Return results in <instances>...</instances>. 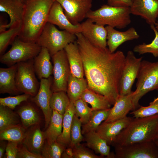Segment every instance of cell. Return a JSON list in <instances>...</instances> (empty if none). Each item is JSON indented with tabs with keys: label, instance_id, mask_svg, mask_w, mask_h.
Masks as SVG:
<instances>
[{
	"label": "cell",
	"instance_id": "obj_49",
	"mask_svg": "<svg viewBox=\"0 0 158 158\" xmlns=\"http://www.w3.org/2000/svg\"><path fill=\"white\" fill-rule=\"evenodd\" d=\"M22 2H24L26 0H16Z\"/></svg>",
	"mask_w": 158,
	"mask_h": 158
},
{
	"label": "cell",
	"instance_id": "obj_50",
	"mask_svg": "<svg viewBox=\"0 0 158 158\" xmlns=\"http://www.w3.org/2000/svg\"><path fill=\"white\" fill-rule=\"evenodd\" d=\"M157 139H158V137L157 138Z\"/></svg>",
	"mask_w": 158,
	"mask_h": 158
},
{
	"label": "cell",
	"instance_id": "obj_11",
	"mask_svg": "<svg viewBox=\"0 0 158 158\" xmlns=\"http://www.w3.org/2000/svg\"><path fill=\"white\" fill-rule=\"evenodd\" d=\"M142 59L136 57L132 51L127 52L119 83L120 95H127L132 91V87L137 78Z\"/></svg>",
	"mask_w": 158,
	"mask_h": 158
},
{
	"label": "cell",
	"instance_id": "obj_4",
	"mask_svg": "<svg viewBox=\"0 0 158 158\" xmlns=\"http://www.w3.org/2000/svg\"><path fill=\"white\" fill-rule=\"evenodd\" d=\"M131 14L130 7H114L104 4L97 10H91L86 18L99 25L122 29L131 23Z\"/></svg>",
	"mask_w": 158,
	"mask_h": 158
},
{
	"label": "cell",
	"instance_id": "obj_7",
	"mask_svg": "<svg viewBox=\"0 0 158 158\" xmlns=\"http://www.w3.org/2000/svg\"><path fill=\"white\" fill-rule=\"evenodd\" d=\"M8 51L1 56L0 62L9 67L20 62L33 59L42 47L36 42L23 41L17 37Z\"/></svg>",
	"mask_w": 158,
	"mask_h": 158
},
{
	"label": "cell",
	"instance_id": "obj_16",
	"mask_svg": "<svg viewBox=\"0 0 158 158\" xmlns=\"http://www.w3.org/2000/svg\"><path fill=\"white\" fill-rule=\"evenodd\" d=\"M131 14L140 16L150 25H155L158 17V0H133Z\"/></svg>",
	"mask_w": 158,
	"mask_h": 158
},
{
	"label": "cell",
	"instance_id": "obj_33",
	"mask_svg": "<svg viewBox=\"0 0 158 158\" xmlns=\"http://www.w3.org/2000/svg\"><path fill=\"white\" fill-rule=\"evenodd\" d=\"M26 129L20 124L9 127L0 132V140L22 142Z\"/></svg>",
	"mask_w": 158,
	"mask_h": 158
},
{
	"label": "cell",
	"instance_id": "obj_17",
	"mask_svg": "<svg viewBox=\"0 0 158 158\" xmlns=\"http://www.w3.org/2000/svg\"><path fill=\"white\" fill-rule=\"evenodd\" d=\"M47 21L71 33L75 34L81 33L80 23L75 25L71 23L65 15L61 5L56 1H54L51 6Z\"/></svg>",
	"mask_w": 158,
	"mask_h": 158
},
{
	"label": "cell",
	"instance_id": "obj_29",
	"mask_svg": "<svg viewBox=\"0 0 158 158\" xmlns=\"http://www.w3.org/2000/svg\"><path fill=\"white\" fill-rule=\"evenodd\" d=\"M88 88L86 79L84 78H78L70 73L68 80L66 92L71 102L74 103L80 98L83 93Z\"/></svg>",
	"mask_w": 158,
	"mask_h": 158
},
{
	"label": "cell",
	"instance_id": "obj_44",
	"mask_svg": "<svg viewBox=\"0 0 158 158\" xmlns=\"http://www.w3.org/2000/svg\"><path fill=\"white\" fill-rule=\"evenodd\" d=\"M19 143L17 142L8 141L5 151L6 158H16Z\"/></svg>",
	"mask_w": 158,
	"mask_h": 158
},
{
	"label": "cell",
	"instance_id": "obj_34",
	"mask_svg": "<svg viewBox=\"0 0 158 158\" xmlns=\"http://www.w3.org/2000/svg\"><path fill=\"white\" fill-rule=\"evenodd\" d=\"M6 106L0 105V132L19 124V115Z\"/></svg>",
	"mask_w": 158,
	"mask_h": 158
},
{
	"label": "cell",
	"instance_id": "obj_18",
	"mask_svg": "<svg viewBox=\"0 0 158 158\" xmlns=\"http://www.w3.org/2000/svg\"><path fill=\"white\" fill-rule=\"evenodd\" d=\"M133 119L127 116L114 121H104L98 126L96 131L106 140L108 145H111L117 135L128 125Z\"/></svg>",
	"mask_w": 158,
	"mask_h": 158
},
{
	"label": "cell",
	"instance_id": "obj_30",
	"mask_svg": "<svg viewBox=\"0 0 158 158\" xmlns=\"http://www.w3.org/2000/svg\"><path fill=\"white\" fill-rule=\"evenodd\" d=\"M63 120V115L52 110L50 123L46 130L44 132L45 139L49 144L56 141L61 134Z\"/></svg>",
	"mask_w": 158,
	"mask_h": 158
},
{
	"label": "cell",
	"instance_id": "obj_12",
	"mask_svg": "<svg viewBox=\"0 0 158 158\" xmlns=\"http://www.w3.org/2000/svg\"><path fill=\"white\" fill-rule=\"evenodd\" d=\"M54 0L61 5L68 19L75 25L86 18L92 6V0Z\"/></svg>",
	"mask_w": 158,
	"mask_h": 158
},
{
	"label": "cell",
	"instance_id": "obj_27",
	"mask_svg": "<svg viewBox=\"0 0 158 158\" xmlns=\"http://www.w3.org/2000/svg\"><path fill=\"white\" fill-rule=\"evenodd\" d=\"M74 115V103L71 102L63 115L62 132L56 140L66 147H69L70 143L71 130Z\"/></svg>",
	"mask_w": 158,
	"mask_h": 158
},
{
	"label": "cell",
	"instance_id": "obj_31",
	"mask_svg": "<svg viewBox=\"0 0 158 158\" xmlns=\"http://www.w3.org/2000/svg\"><path fill=\"white\" fill-rule=\"evenodd\" d=\"M110 109L111 108L105 110L92 111L88 121L86 123L82 125L81 131L82 134L84 135L90 131H96L102 122L107 118Z\"/></svg>",
	"mask_w": 158,
	"mask_h": 158
},
{
	"label": "cell",
	"instance_id": "obj_47",
	"mask_svg": "<svg viewBox=\"0 0 158 158\" xmlns=\"http://www.w3.org/2000/svg\"><path fill=\"white\" fill-rule=\"evenodd\" d=\"M154 141L158 147V139H156L154 140Z\"/></svg>",
	"mask_w": 158,
	"mask_h": 158
},
{
	"label": "cell",
	"instance_id": "obj_20",
	"mask_svg": "<svg viewBox=\"0 0 158 158\" xmlns=\"http://www.w3.org/2000/svg\"><path fill=\"white\" fill-rule=\"evenodd\" d=\"M133 91H132L127 95H119L113 107L111 108L108 117L104 121L112 122L123 118L130 111L135 110L133 101Z\"/></svg>",
	"mask_w": 158,
	"mask_h": 158
},
{
	"label": "cell",
	"instance_id": "obj_3",
	"mask_svg": "<svg viewBox=\"0 0 158 158\" xmlns=\"http://www.w3.org/2000/svg\"><path fill=\"white\" fill-rule=\"evenodd\" d=\"M158 137V114L135 118L117 135L111 145L122 146L153 141Z\"/></svg>",
	"mask_w": 158,
	"mask_h": 158
},
{
	"label": "cell",
	"instance_id": "obj_8",
	"mask_svg": "<svg viewBox=\"0 0 158 158\" xmlns=\"http://www.w3.org/2000/svg\"><path fill=\"white\" fill-rule=\"evenodd\" d=\"M16 82L20 93L34 97L37 93L40 86L33 66V59L17 64Z\"/></svg>",
	"mask_w": 158,
	"mask_h": 158
},
{
	"label": "cell",
	"instance_id": "obj_41",
	"mask_svg": "<svg viewBox=\"0 0 158 158\" xmlns=\"http://www.w3.org/2000/svg\"><path fill=\"white\" fill-rule=\"evenodd\" d=\"M31 96L25 94L15 96L8 97L0 98V105L6 106L13 110L22 102L28 100Z\"/></svg>",
	"mask_w": 158,
	"mask_h": 158
},
{
	"label": "cell",
	"instance_id": "obj_10",
	"mask_svg": "<svg viewBox=\"0 0 158 158\" xmlns=\"http://www.w3.org/2000/svg\"><path fill=\"white\" fill-rule=\"evenodd\" d=\"M114 147L115 158H158V147L154 141Z\"/></svg>",
	"mask_w": 158,
	"mask_h": 158
},
{
	"label": "cell",
	"instance_id": "obj_19",
	"mask_svg": "<svg viewBox=\"0 0 158 158\" xmlns=\"http://www.w3.org/2000/svg\"><path fill=\"white\" fill-rule=\"evenodd\" d=\"M107 45L109 51L115 52L118 47L126 41L138 39L140 37L135 28L131 27L125 31H120L107 26Z\"/></svg>",
	"mask_w": 158,
	"mask_h": 158
},
{
	"label": "cell",
	"instance_id": "obj_48",
	"mask_svg": "<svg viewBox=\"0 0 158 158\" xmlns=\"http://www.w3.org/2000/svg\"><path fill=\"white\" fill-rule=\"evenodd\" d=\"M155 27L156 29L158 30V22L156 23V25H155Z\"/></svg>",
	"mask_w": 158,
	"mask_h": 158
},
{
	"label": "cell",
	"instance_id": "obj_15",
	"mask_svg": "<svg viewBox=\"0 0 158 158\" xmlns=\"http://www.w3.org/2000/svg\"><path fill=\"white\" fill-rule=\"evenodd\" d=\"M81 33L92 44L100 48L107 47V31L104 25L87 18L80 23Z\"/></svg>",
	"mask_w": 158,
	"mask_h": 158
},
{
	"label": "cell",
	"instance_id": "obj_2",
	"mask_svg": "<svg viewBox=\"0 0 158 158\" xmlns=\"http://www.w3.org/2000/svg\"><path fill=\"white\" fill-rule=\"evenodd\" d=\"M54 0H26L21 31L18 37L26 42H36L46 24Z\"/></svg>",
	"mask_w": 158,
	"mask_h": 158
},
{
	"label": "cell",
	"instance_id": "obj_42",
	"mask_svg": "<svg viewBox=\"0 0 158 158\" xmlns=\"http://www.w3.org/2000/svg\"><path fill=\"white\" fill-rule=\"evenodd\" d=\"M73 157L74 158H101L103 157L96 155L84 145H79L72 149Z\"/></svg>",
	"mask_w": 158,
	"mask_h": 158
},
{
	"label": "cell",
	"instance_id": "obj_26",
	"mask_svg": "<svg viewBox=\"0 0 158 158\" xmlns=\"http://www.w3.org/2000/svg\"><path fill=\"white\" fill-rule=\"evenodd\" d=\"M28 100L20 106L17 111L22 125L26 129L38 124L40 120L39 115L36 108Z\"/></svg>",
	"mask_w": 158,
	"mask_h": 158
},
{
	"label": "cell",
	"instance_id": "obj_28",
	"mask_svg": "<svg viewBox=\"0 0 158 158\" xmlns=\"http://www.w3.org/2000/svg\"><path fill=\"white\" fill-rule=\"evenodd\" d=\"M81 98L91 105L93 111L108 109L112 105L106 97L88 88L83 93Z\"/></svg>",
	"mask_w": 158,
	"mask_h": 158
},
{
	"label": "cell",
	"instance_id": "obj_5",
	"mask_svg": "<svg viewBox=\"0 0 158 158\" xmlns=\"http://www.w3.org/2000/svg\"><path fill=\"white\" fill-rule=\"evenodd\" d=\"M137 79L133 97L135 110L140 107L139 102L143 96L150 91L158 90V61L142 60Z\"/></svg>",
	"mask_w": 158,
	"mask_h": 158
},
{
	"label": "cell",
	"instance_id": "obj_51",
	"mask_svg": "<svg viewBox=\"0 0 158 158\" xmlns=\"http://www.w3.org/2000/svg\"></svg>",
	"mask_w": 158,
	"mask_h": 158
},
{
	"label": "cell",
	"instance_id": "obj_14",
	"mask_svg": "<svg viewBox=\"0 0 158 158\" xmlns=\"http://www.w3.org/2000/svg\"><path fill=\"white\" fill-rule=\"evenodd\" d=\"M24 6L23 2L16 0H0V11L7 13L10 19L8 24H1L0 32L21 26Z\"/></svg>",
	"mask_w": 158,
	"mask_h": 158
},
{
	"label": "cell",
	"instance_id": "obj_24",
	"mask_svg": "<svg viewBox=\"0 0 158 158\" xmlns=\"http://www.w3.org/2000/svg\"><path fill=\"white\" fill-rule=\"evenodd\" d=\"M17 64L0 68V93L16 95L20 93L16 84Z\"/></svg>",
	"mask_w": 158,
	"mask_h": 158
},
{
	"label": "cell",
	"instance_id": "obj_43",
	"mask_svg": "<svg viewBox=\"0 0 158 158\" xmlns=\"http://www.w3.org/2000/svg\"><path fill=\"white\" fill-rule=\"evenodd\" d=\"M17 158H43L41 155L32 153L30 151L22 142L19 144Z\"/></svg>",
	"mask_w": 158,
	"mask_h": 158
},
{
	"label": "cell",
	"instance_id": "obj_25",
	"mask_svg": "<svg viewBox=\"0 0 158 158\" xmlns=\"http://www.w3.org/2000/svg\"><path fill=\"white\" fill-rule=\"evenodd\" d=\"M83 135L86 146L88 147L103 157L115 158L114 153L110 152V147L106 140L96 131H90Z\"/></svg>",
	"mask_w": 158,
	"mask_h": 158
},
{
	"label": "cell",
	"instance_id": "obj_22",
	"mask_svg": "<svg viewBox=\"0 0 158 158\" xmlns=\"http://www.w3.org/2000/svg\"><path fill=\"white\" fill-rule=\"evenodd\" d=\"M67 58L71 74L79 78L85 75L83 61L76 41L70 43L64 49Z\"/></svg>",
	"mask_w": 158,
	"mask_h": 158
},
{
	"label": "cell",
	"instance_id": "obj_1",
	"mask_svg": "<svg viewBox=\"0 0 158 158\" xmlns=\"http://www.w3.org/2000/svg\"><path fill=\"white\" fill-rule=\"evenodd\" d=\"M88 88L106 97L114 105L119 95V85L125 56L121 51L91 44L81 33L75 34Z\"/></svg>",
	"mask_w": 158,
	"mask_h": 158
},
{
	"label": "cell",
	"instance_id": "obj_36",
	"mask_svg": "<svg viewBox=\"0 0 158 158\" xmlns=\"http://www.w3.org/2000/svg\"><path fill=\"white\" fill-rule=\"evenodd\" d=\"M21 26L8 28L0 32V54H4L8 46L12 43L18 36L21 31Z\"/></svg>",
	"mask_w": 158,
	"mask_h": 158
},
{
	"label": "cell",
	"instance_id": "obj_6",
	"mask_svg": "<svg viewBox=\"0 0 158 158\" xmlns=\"http://www.w3.org/2000/svg\"><path fill=\"white\" fill-rule=\"evenodd\" d=\"M76 39L75 34L64 30H60L54 25L47 22L36 43L47 49L51 57Z\"/></svg>",
	"mask_w": 158,
	"mask_h": 158
},
{
	"label": "cell",
	"instance_id": "obj_21",
	"mask_svg": "<svg viewBox=\"0 0 158 158\" xmlns=\"http://www.w3.org/2000/svg\"><path fill=\"white\" fill-rule=\"evenodd\" d=\"M45 138L38 124L34 125L25 133L22 143L30 152L41 155Z\"/></svg>",
	"mask_w": 158,
	"mask_h": 158
},
{
	"label": "cell",
	"instance_id": "obj_9",
	"mask_svg": "<svg viewBox=\"0 0 158 158\" xmlns=\"http://www.w3.org/2000/svg\"><path fill=\"white\" fill-rule=\"evenodd\" d=\"M53 63V78L51 86L53 92H66L70 69L65 50H61L51 56Z\"/></svg>",
	"mask_w": 158,
	"mask_h": 158
},
{
	"label": "cell",
	"instance_id": "obj_40",
	"mask_svg": "<svg viewBox=\"0 0 158 158\" xmlns=\"http://www.w3.org/2000/svg\"><path fill=\"white\" fill-rule=\"evenodd\" d=\"M135 118L152 116L158 114V96L146 107L140 106L138 109L130 113Z\"/></svg>",
	"mask_w": 158,
	"mask_h": 158
},
{
	"label": "cell",
	"instance_id": "obj_32",
	"mask_svg": "<svg viewBox=\"0 0 158 158\" xmlns=\"http://www.w3.org/2000/svg\"><path fill=\"white\" fill-rule=\"evenodd\" d=\"M66 92L64 91L52 92L50 99V106L52 110L63 115L71 102Z\"/></svg>",
	"mask_w": 158,
	"mask_h": 158
},
{
	"label": "cell",
	"instance_id": "obj_38",
	"mask_svg": "<svg viewBox=\"0 0 158 158\" xmlns=\"http://www.w3.org/2000/svg\"><path fill=\"white\" fill-rule=\"evenodd\" d=\"M82 124L80 118L74 115L70 132L71 142L68 148L71 149L80 144L84 138L82 133Z\"/></svg>",
	"mask_w": 158,
	"mask_h": 158
},
{
	"label": "cell",
	"instance_id": "obj_37",
	"mask_svg": "<svg viewBox=\"0 0 158 158\" xmlns=\"http://www.w3.org/2000/svg\"><path fill=\"white\" fill-rule=\"evenodd\" d=\"M66 147L56 141L51 144L46 141L42 148L41 155L43 158H60Z\"/></svg>",
	"mask_w": 158,
	"mask_h": 158
},
{
	"label": "cell",
	"instance_id": "obj_46",
	"mask_svg": "<svg viewBox=\"0 0 158 158\" xmlns=\"http://www.w3.org/2000/svg\"><path fill=\"white\" fill-rule=\"evenodd\" d=\"M5 140H0V158L3 157L7 143Z\"/></svg>",
	"mask_w": 158,
	"mask_h": 158
},
{
	"label": "cell",
	"instance_id": "obj_39",
	"mask_svg": "<svg viewBox=\"0 0 158 158\" xmlns=\"http://www.w3.org/2000/svg\"><path fill=\"white\" fill-rule=\"evenodd\" d=\"M75 115L78 117L82 125L87 123L89 121L93 111L87 105V102L80 98L74 103Z\"/></svg>",
	"mask_w": 158,
	"mask_h": 158
},
{
	"label": "cell",
	"instance_id": "obj_45",
	"mask_svg": "<svg viewBox=\"0 0 158 158\" xmlns=\"http://www.w3.org/2000/svg\"><path fill=\"white\" fill-rule=\"evenodd\" d=\"M132 2L133 0H107L108 5L117 7H130Z\"/></svg>",
	"mask_w": 158,
	"mask_h": 158
},
{
	"label": "cell",
	"instance_id": "obj_13",
	"mask_svg": "<svg viewBox=\"0 0 158 158\" xmlns=\"http://www.w3.org/2000/svg\"><path fill=\"white\" fill-rule=\"evenodd\" d=\"M52 79L51 76L40 80L38 91L35 96L31 97L30 99L42 110L44 117L45 128L48 126L51 118L52 110L49 104L52 91L51 86Z\"/></svg>",
	"mask_w": 158,
	"mask_h": 158
},
{
	"label": "cell",
	"instance_id": "obj_35",
	"mask_svg": "<svg viewBox=\"0 0 158 158\" xmlns=\"http://www.w3.org/2000/svg\"><path fill=\"white\" fill-rule=\"evenodd\" d=\"M150 27L155 33L154 39L150 44L143 43L136 45L134 47L133 51L139 54L150 53L152 54L155 57H158V32L155 25H152Z\"/></svg>",
	"mask_w": 158,
	"mask_h": 158
},
{
	"label": "cell",
	"instance_id": "obj_23",
	"mask_svg": "<svg viewBox=\"0 0 158 158\" xmlns=\"http://www.w3.org/2000/svg\"><path fill=\"white\" fill-rule=\"evenodd\" d=\"M51 56L47 49L42 47L38 55L33 59V66L36 75L41 80L47 78L52 74L53 65Z\"/></svg>",
	"mask_w": 158,
	"mask_h": 158
}]
</instances>
